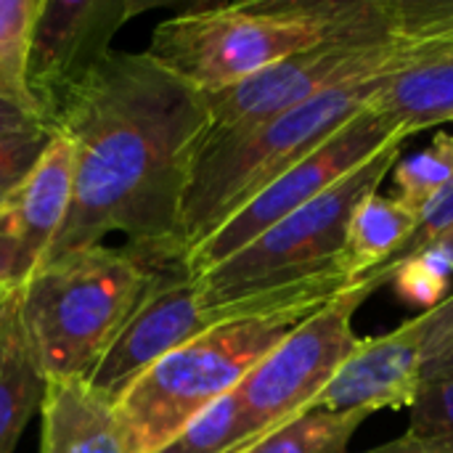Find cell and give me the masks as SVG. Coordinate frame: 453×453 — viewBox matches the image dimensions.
Returning a JSON list of instances; mask_svg holds the SVG:
<instances>
[{"instance_id":"cell-1","label":"cell","mask_w":453,"mask_h":453,"mask_svg":"<svg viewBox=\"0 0 453 453\" xmlns=\"http://www.w3.org/2000/svg\"><path fill=\"white\" fill-rule=\"evenodd\" d=\"M53 130L74 149L72 202L48 255L127 242H180V207L207 130L204 96L146 50H111L64 98ZM45 260V263H48Z\"/></svg>"},{"instance_id":"cell-2","label":"cell","mask_w":453,"mask_h":453,"mask_svg":"<svg viewBox=\"0 0 453 453\" xmlns=\"http://www.w3.org/2000/svg\"><path fill=\"white\" fill-rule=\"evenodd\" d=\"M348 284L342 273L313 276L257 297L178 350L157 361L117 401L133 453L159 451L199 414L231 395L247 374L311 313L337 297Z\"/></svg>"},{"instance_id":"cell-3","label":"cell","mask_w":453,"mask_h":453,"mask_svg":"<svg viewBox=\"0 0 453 453\" xmlns=\"http://www.w3.org/2000/svg\"><path fill=\"white\" fill-rule=\"evenodd\" d=\"M382 0H247L188 8L146 53L199 93L226 90L369 19Z\"/></svg>"},{"instance_id":"cell-4","label":"cell","mask_w":453,"mask_h":453,"mask_svg":"<svg viewBox=\"0 0 453 453\" xmlns=\"http://www.w3.org/2000/svg\"><path fill=\"white\" fill-rule=\"evenodd\" d=\"M390 74L342 82L250 133L199 143L180 207L183 250L199 247L268 183L358 117Z\"/></svg>"},{"instance_id":"cell-5","label":"cell","mask_w":453,"mask_h":453,"mask_svg":"<svg viewBox=\"0 0 453 453\" xmlns=\"http://www.w3.org/2000/svg\"><path fill=\"white\" fill-rule=\"evenodd\" d=\"M146 273V247L133 242L74 250L40 268L21 292V324L48 380L93 374L127 321Z\"/></svg>"},{"instance_id":"cell-6","label":"cell","mask_w":453,"mask_h":453,"mask_svg":"<svg viewBox=\"0 0 453 453\" xmlns=\"http://www.w3.org/2000/svg\"><path fill=\"white\" fill-rule=\"evenodd\" d=\"M401 146L403 143L382 149L313 202L271 226L226 263L202 273L196 279L202 305L226 308L313 276L342 273L340 252L348 220L364 196L380 191L401 159Z\"/></svg>"},{"instance_id":"cell-7","label":"cell","mask_w":453,"mask_h":453,"mask_svg":"<svg viewBox=\"0 0 453 453\" xmlns=\"http://www.w3.org/2000/svg\"><path fill=\"white\" fill-rule=\"evenodd\" d=\"M143 247L149 263L146 284L119 334L85 380L111 403L167 353L252 305V300H242L226 308H204L183 244L178 239H159L143 242Z\"/></svg>"},{"instance_id":"cell-8","label":"cell","mask_w":453,"mask_h":453,"mask_svg":"<svg viewBox=\"0 0 453 453\" xmlns=\"http://www.w3.org/2000/svg\"><path fill=\"white\" fill-rule=\"evenodd\" d=\"M374 292L358 281L297 324L236 388L255 441L311 411L342 361L358 348V308Z\"/></svg>"},{"instance_id":"cell-9","label":"cell","mask_w":453,"mask_h":453,"mask_svg":"<svg viewBox=\"0 0 453 453\" xmlns=\"http://www.w3.org/2000/svg\"><path fill=\"white\" fill-rule=\"evenodd\" d=\"M406 141L409 135L401 127H395L372 106H366L303 162H297L292 170L268 183L257 196H252L244 207H239L199 247H194L188 252V268L194 279L226 263L231 255L244 250L271 226L313 202L319 194L340 183L345 175L377 157L382 149Z\"/></svg>"},{"instance_id":"cell-10","label":"cell","mask_w":453,"mask_h":453,"mask_svg":"<svg viewBox=\"0 0 453 453\" xmlns=\"http://www.w3.org/2000/svg\"><path fill=\"white\" fill-rule=\"evenodd\" d=\"M146 8L151 3L141 0H42L27 88L50 127L72 88L111 53L114 35Z\"/></svg>"},{"instance_id":"cell-11","label":"cell","mask_w":453,"mask_h":453,"mask_svg":"<svg viewBox=\"0 0 453 453\" xmlns=\"http://www.w3.org/2000/svg\"><path fill=\"white\" fill-rule=\"evenodd\" d=\"M72 141L56 130L37 167L0 202V300L16 297L45 265L72 202Z\"/></svg>"},{"instance_id":"cell-12","label":"cell","mask_w":453,"mask_h":453,"mask_svg":"<svg viewBox=\"0 0 453 453\" xmlns=\"http://www.w3.org/2000/svg\"><path fill=\"white\" fill-rule=\"evenodd\" d=\"M425 345L409 319L380 337H361L358 348L342 361L337 374L316 398L321 411H398L411 409L425 385Z\"/></svg>"},{"instance_id":"cell-13","label":"cell","mask_w":453,"mask_h":453,"mask_svg":"<svg viewBox=\"0 0 453 453\" xmlns=\"http://www.w3.org/2000/svg\"><path fill=\"white\" fill-rule=\"evenodd\" d=\"M40 414V453H133L117 403L85 380H48Z\"/></svg>"},{"instance_id":"cell-14","label":"cell","mask_w":453,"mask_h":453,"mask_svg":"<svg viewBox=\"0 0 453 453\" xmlns=\"http://www.w3.org/2000/svg\"><path fill=\"white\" fill-rule=\"evenodd\" d=\"M369 106L409 138L427 127L453 122V35L443 32V42L433 53L393 72Z\"/></svg>"},{"instance_id":"cell-15","label":"cell","mask_w":453,"mask_h":453,"mask_svg":"<svg viewBox=\"0 0 453 453\" xmlns=\"http://www.w3.org/2000/svg\"><path fill=\"white\" fill-rule=\"evenodd\" d=\"M45 388L48 377L21 324V295L0 300V453L16 451L24 427L42 406Z\"/></svg>"},{"instance_id":"cell-16","label":"cell","mask_w":453,"mask_h":453,"mask_svg":"<svg viewBox=\"0 0 453 453\" xmlns=\"http://www.w3.org/2000/svg\"><path fill=\"white\" fill-rule=\"evenodd\" d=\"M417 223L419 215L401 199L385 196L380 191L364 196L348 220L340 252V268L348 284H358L382 271L414 234Z\"/></svg>"},{"instance_id":"cell-17","label":"cell","mask_w":453,"mask_h":453,"mask_svg":"<svg viewBox=\"0 0 453 453\" xmlns=\"http://www.w3.org/2000/svg\"><path fill=\"white\" fill-rule=\"evenodd\" d=\"M364 284L372 292H380L382 287H393V292L403 303L433 311L451 295L453 244H449L446 239H435L422 250H417L411 257L388 268L385 273L364 279Z\"/></svg>"},{"instance_id":"cell-18","label":"cell","mask_w":453,"mask_h":453,"mask_svg":"<svg viewBox=\"0 0 453 453\" xmlns=\"http://www.w3.org/2000/svg\"><path fill=\"white\" fill-rule=\"evenodd\" d=\"M40 11L42 0H0V101L45 122L27 88L32 35Z\"/></svg>"},{"instance_id":"cell-19","label":"cell","mask_w":453,"mask_h":453,"mask_svg":"<svg viewBox=\"0 0 453 453\" xmlns=\"http://www.w3.org/2000/svg\"><path fill=\"white\" fill-rule=\"evenodd\" d=\"M366 419L358 411L311 409L242 453H350V441Z\"/></svg>"},{"instance_id":"cell-20","label":"cell","mask_w":453,"mask_h":453,"mask_svg":"<svg viewBox=\"0 0 453 453\" xmlns=\"http://www.w3.org/2000/svg\"><path fill=\"white\" fill-rule=\"evenodd\" d=\"M393 183L395 199L422 218V212L453 183V133L438 130L422 151L398 159Z\"/></svg>"},{"instance_id":"cell-21","label":"cell","mask_w":453,"mask_h":453,"mask_svg":"<svg viewBox=\"0 0 453 453\" xmlns=\"http://www.w3.org/2000/svg\"><path fill=\"white\" fill-rule=\"evenodd\" d=\"M252 443L255 435L234 390L154 453H242Z\"/></svg>"},{"instance_id":"cell-22","label":"cell","mask_w":453,"mask_h":453,"mask_svg":"<svg viewBox=\"0 0 453 453\" xmlns=\"http://www.w3.org/2000/svg\"><path fill=\"white\" fill-rule=\"evenodd\" d=\"M406 435L453 443V374L422 385L417 403L409 409Z\"/></svg>"},{"instance_id":"cell-23","label":"cell","mask_w":453,"mask_h":453,"mask_svg":"<svg viewBox=\"0 0 453 453\" xmlns=\"http://www.w3.org/2000/svg\"><path fill=\"white\" fill-rule=\"evenodd\" d=\"M53 135V127H35L0 135V202L37 167Z\"/></svg>"},{"instance_id":"cell-24","label":"cell","mask_w":453,"mask_h":453,"mask_svg":"<svg viewBox=\"0 0 453 453\" xmlns=\"http://www.w3.org/2000/svg\"><path fill=\"white\" fill-rule=\"evenodd\" d=\"M449 228H453V183L422 212V218H419V223H417V228H414V234L406 239V244L388 260V265L382 268V271H377L374 276H380V273H385L388 268H393L395 263H401V260H406V257H411L417 250H422L425 244H430V242H435L438 236H443ZM372 279V276H369Z\"/></svg>"},{"instance_id":"cell-25","label":"cell","mask_w":453,"mask_h":453,"mask_svg":"<svg viewBox=\"0 0 453 453\" xmlns=\"http://www.w3.org/2000/svg\"><path fill=\"white\" fill-rule=\"evenodd\" d=\"M419 334H422V345H425V358L430 353H435L443 342H449L453 337V289L451 295L435 305L433 311H425L414 319Z\"/></svg>"},{"instance_id":"cell-26","label":"cell","mask_w":453,"mask_h":453,"mask_svg":"<svg viewBox=\"0 0 453 453\" xmlns=\"http://www.w3.org/2000/svg\"><path fill=\"white\" fill-rule=\"evenodd\" d=\"M361 453H453V443L446 441H425V438H411V435H401L398 441H390L385 446H377L372 451Z\"/></svg>"},{"instance_id":"cell-27","label":"cell","mask_w":453,"mask_h":453,"mask_svg":"<svg viewBox=\"0 0 453 453\" xmlns=\"http://www.w3.org/2000/svg\"><path fill=\"white\" fill-rule=\"evenodd\" d=\"M35 127H48L45 122H40L37 117L0 101V135L5 133H21V130H35Z\"/></svg>"},{"instance_id":"cell-28","label":"cell","mask_w":453,"mask_h":453,"mask_svg":"<svg viewBox=\"0 0 453 453\" xmlns=\"http://www.w3.org/2000/svg\"><path fill=\"white\" fill-rule=\"evenodd\" d=\"M425 382L430 380H438V377H446V374H453V337L449 342H443L435 353H430L425 358Z\"/></svg>"},{"instance_id":"cell-29","label":"cell","mask_w":453,"mask_h":453,"mask_svg":"<svg viewBox=\"0 0 453 453\" xmlns=\"http://www.w3.org/2000/svg\"><path fill=\"white\" fill-rule=\"evenodd\" d=\"M433 21L443 32L453 35V3H433Z\"/></svg>"},{"instance_id":"cell-30","label":"cell","mask_w":453,"mask_h":453,"mask_svg":"<svg viewBox=\"0 0 453 453\" xmlns=\"http://www.w3.org/2000/svg\"><path fill=\"white\" fill-rule=\"evenodd\" d=\"M438 239H446L449 244H453V228H449V231H446L443 236H438Z\"/></svg>"}]
</instances>
